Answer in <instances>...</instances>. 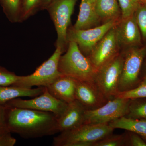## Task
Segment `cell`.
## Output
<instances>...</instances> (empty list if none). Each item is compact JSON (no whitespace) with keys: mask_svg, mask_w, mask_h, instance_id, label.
Here are the masks:
<instances>
[{"mask_svg":"<svg viewBox=\"0 0 146 146\" xmlns=\"http://www.w3.org/2000/svg\"><path fill=\"white\" fill-rule=\"evenodd\" d=\"M7 106V124L10 133L30 139L59 132L58 118L52 113Z\"/></svg>","mask_w":146,"mask_h":146,"instance_id":"cell-1","label":"cell"},{"mask_svg":"<svg viewBox=\"0 0 146 146\" xmlns=\"http://www.w3.org/2000/svg\"><path fill=\"white\" fill-rule=\"evenodd\" d=\"M65 54L60 56L58 70L63 75L76 80L94 82L97 71L87 56L79 48L75 42H68Z\"/></svg>","mask_w":146,"mask_h":146,"instance_id":"cell-2","label":"cell"},{"mask_svg":"<svg viewBox=\"0 0 146 146\" xmlns=\"http://www.w3.org/2000/svg\"><path fill=\"white\" fill-rule=\"evenodd\" d=\"M115 129L107 124H83L71 130L60 132L54 137V146H93L113 133Z\"/></svg>","mask_w":146,"mask_h":146,"instance_id":"cell-3","label":"cell"},{"mask_svg":"<svg viewBox=\"0 0 146 146\" xmlns=\"http://www.w3.org/2000/svg\"><path fill=\"white\" fill-rule=\"evenodd\" d=\"M123 63L119 85V92L138 86L142 78V68L146 57V44L125 49L122 52Z\"/></svg>","mask_w":146,"mask_h":146,"instance_id":"cell-4","label":"cell"},{"mask_svg":"<svg viewBox=\"0 0 146 146\" xmlns=\"http://www.w3.org/2000/svg\"><path fill=\"white\" fill-rule=\"evenodd\" d=\"M63 52L60 48L56 47L52 55L39 66L35 72L29 75L19 76L15 85L27 88H32L33 86H48L62 75L58 70V63Z\"/></svg>","mask_w":146,"mask_h":146,"instance_id":"cell-5","label":"cell"},{"mask_svg":"<svg viewBox=\"0 0 146 146\" xmlns=\"http://www.w3.org/2000/svg\"><path fill=\"white\" fill-rule=\"evenodd\" d=\"M77 0H53L46 7L57 33L56 47L64 52L68 46L67 35Z\"/></svg>","mask_w":146,"mask_h":146,"instance_id":"cell-6","label":"cell"},{"mask_svg":"<svg viewBox=\"0 0 146 146\" xmlns=\"http://www.w3.org/2000/svg\"><path fill=\"white\" fill-rule=\"evenodd\" d=\"M122 52L97 71L95 83L108 100L116 98L123 63Z\"/></svg>","mask_w":146,"mask_h":146,"instance_id":"cell-7","label":"cell"},{"mask_svg":"<svg viewBox=\"0 0 146 146\" xmlns=\"http://www.w3.org/2000/svg\"><path fill=\"white\" fill-rule=\"evenodd\" d=\"M129 99L116 97L95 110H86L84 124H107L125 117Z\"/></svg>","mask_w":146,"mask_h":146,"instance_id":"cell-8","label":"cell"},{"mask_svg":"<svg viewBox=\"0 0 146 146\" xmlns=\"http://www.w3.org/2000/svg\"><path fill=\"white\" fill-rule=\"evenodd\" d=\"M118 22L110 21L86 29H75L70 27L67 35L68 42H75L82 54L88 56L96 45Z\"/></svg>","mask_w":146,"mask_h":146,"instance_id":"cell-9","label":"cell"},{"mask_svg":"<svg viewBox=\"0 0 146 146\" xmlns=\"http://www.w3.org/2000/svg\"><path fill=\"white\" fill-rule=\"evenodd\" d=\"M5 105L51 112L58 118L65 112L68 104L55 98L50 94L46 87L45 91L42 94L31 99L23 100L21 98H17L9 101Z\"/></svg>","mask_w":146,"mask_h":146,"instance_id":"cell-10","label":"cell"},{"mask_svg":"<svg viewBox=\"0 0 146 146\" xmlns=\"http://www.w3.org/2000/svg\"><path fill=\"white\" fill-rule=\"evenodd\" d=\"M115 25L108 32L87 56L97 71L120 53Z\"/></svg>","mask_w":146,"mask_h":146,"instance_id":"cell-11","label":"cell"},{"mask_svg":"<svg viewBox=\"0 0 146 146\" xmlns=\"http://www.w3.org/2000/svg\"><path fill=\"white\" fill-rule=\"evenodd\" d=\"M115 29L121 49L124 50L143 45L141 31L134 14L125 19H121L115 25Z\"/></svg>","mask_w":146,"mask_h":146,"instance_id":"cell-12","label":"cell"},{"mask_svg":"<svg viewBox=\"0 0 146 146\" xmlns=\"http://www.w3.org/2000/svg\"><path fill=\"white\" fill-rule=\"evenodd\" d=\"M76 100L78 101L86 110L98 108L108 100L99 89L95 82L77 80Z\"/></svg>","mask_w":146,"mask_h":146,"instance_id":"cell-13","label":"cell"},{"mask_svg":"<svg viewBox=\"0 0 146 146\" xmlns=\"http://www.w3.org/2000/svg\"><path fill=\"white\" fill-rule=\"evenodd\" d=\"M86 110L77 100L68 104L65 112L58 118V132L71 130L83 124Z\"/></svg>","mask_w":146,"mask_h":146,"instance_id":"cell-14","label":"cell"},{"mask_svg":"<svg viewBox=\"0 0 146 146\" xmlns=\"http://www.w3.org/2000/svg\"><path fill=\"white\" fill-rule=\"evenodd\" d=\"M76 82L74 78L62 75L46 88L55 98L69 104L76 100Z\"/></svg>","mask_w":146,"mask_h":146,"instance_id":"cell-15","label":"cell"},{"mask_svg":"<svg viewBox=\"0 0 146 146\" xmlns=\"http://www.w3.org/2000/svg\"><path fill=\"white\" fill-rule=\"evenodd\" d=\"M102 25L95 8L94 0H81L77 20L72 27L75 29H86Z\"/></svg>","mask_w":146,"mask_h":146,"instance_id":"cell-16","label":"cell"},{"mask_svg":"<svg viewBox=\"0 0 146 146\" xmlns=\"http://www.w3.org/2000/svg\"><path fill=\"white\" fill-rule=\"evenodd\" d=\"M46 87L32 89L13 85L0 86V105H5L9 101L21 97L34 98L42 94Z\"/></svg>","mask_w":146,"mask_h":146,"instance_id":"cell-17","label":"cell"},{"mask_svg":"<svg viewBox=\"0 0 146 146\" xmlns=\"http://www.w3.org/2000/svg\"><path fill=\"white\" fill-rule=\"evenodd\" d=\"M94 3L102 24L111 21L119 22L121 19L117 0H94Z\"/></svg>","mask_w":146,"mask_h":146,"instance_id":"cell-18","label":"cell"},{"mask_svg":"<svg viewBox=\"0 0 146 146\" xmlns=\"http://www.w3.org/2000/svg\"><path fill=\"white\" fill-rule=\"evenodd\" d=\"M114 129H121L135 132L146 142V119H132L123 117L110 123Z\"/></svg>","mask_w":146,"mask_h":146,"instance_id":"cell-19","label":"cell"},{"mask_svg":"<svg viewBox=\"0 0 146 146\" xmlns=\"http://www.w3.org/2000/svg\"><path fill=\"white\" fill-rule=\"evenodd\" d=\"M125 117L146 119V98L129 99L127 114Z\"/></svg>","mask_w":146,"mask_h":146,"instance_id":"cell-20","label":"cell"},{"mask_svg":"<svg viewBox=\"0 0 146 146\" xmlns=\"http://www.w3.org/2000/svg\"><path fill=\"white\" fill-rule=\"evenodd\" d=\"M0 3L9 21L20 23L21 0H0Z\"/></svg>","mask_w":146,"mask_h":146,"instance_id":"cell-21","label":"cell"},{"mask_svg":"<svg viewBox=\"0 0 146 146\" xmlns=\"http://www.w3.org/2000/svg\"><path fill=\"white\" fill-rule=\"evenodd\" d=\"M42 0H21L20 22L25 21L34 14Z\"/></svg>","mask_w":146,"mask_h":146,"instance_id":"cell-22","label":"cell"},{"mask_svg":"<svg viewBox=\"0 0 146 146\" xmlns=\"http://www.w3.org/2000/svg\"><path fill=\"white\" fill-rule=\"evenodd\" d=\"M116 97L132 99L146 98V76H144L138 86L129 91L120 92Z\"/></svg>","mask_w":146,"mask_h":146,"instance_id":"cell-23","label":"cell"},{"mask_svg":"<svg viewBox=\"0 0 146 146\" xmlns=\"http://www.w3.org/2000/svg\"><path fill=\"white\" fill-rule=\"evenodd\" d=\"M142 39L146 42V1H142L134 13Z\"/></svg>","mask_w":146,"mask_h":146,"instance_id":"cell-24","label":"cell"},{"mask_svg":"<svg viewBox=\"0 0 146 146\" xmlns=\"http://www.w3.org/2000/svg\"><path fill=\"white\" fill-rule=\"evenodd\" d=\"M126 143V133L119 135L112 133L96 142L93 146H125Z\"/></svg>","mask_w":146,"mask_h":146,"instance_id":"cell-25","label":"cell"},{"mask_svg":"<svg viewBox=\"0 0 146 146\" xmlns=\"http://www.w3.org/2000/svg\"><path fill=\"white\" fill-rule=\"evenodd\" d=\"M119 5L121 19H125L133 16L141 0H117Z\"/></svg>","mask_w":146,"mask_h":146,"instance_id":"cell-26","label":"cell"},{"mask_svg":"<svg viewBox=\"0 0 146 146\" xmlns=\"http://www.w3.org/2000/svg\"><path fill=\"white\" fill-rule=\"evenodd\" d=\"M19 76L0 66V86L15 84L18 81Z\"/></svg>","mask_w":146,"mask_h":146,"instance_id":"cell-27","label":"cell"},{"mask_svg":"<svg viewBox=\"0 0 146 146\" xmlns=\"http://www.w3.org/2000/svg\"><path fill=\"white\" fill-rule=\"evenodd\" d=\"M127 131L126 146H146V142L139 135L132 131Z\"/></svg>","mask_w":146,"mask_h":146,"instance_id":"cell-28","label":"cell"},{"mask_svg":"<svg viewBox=\"0 0 146 146\" xmlns=\"http://www.w3.org/2000/svg\"><path fill=\"white\" fill-rule=\"evenodd\" d=\"M7 106L0 105V135L10 133L9 131L7 124Z\"/></svg>","mask_w":146,"mask_h":146,"instance_id":"cell-29","label":"cell"},{"mask_svg":"<svg viewBox=\"0 0 146 146\" xmlns=\"http://www.w3.org/2000/svg\"><path fill=\"white\" fill-rule=\"evenodd\" d=\"M11 133L0 135V146H13L16 144V140L11 136Z\"/></svg>","mask_w":146,"mask_h":146,"instance_id":"cell-30","label":"cell"},{"mask_svg":"<svg viewBox=\"0 0 146 146\" xmlns=\"http://www.w3.org/2000/svg\"><path fill=\"white\" fill-rule=\"evenodd\" d=\"M53 0H42L41 5L42 6V7L43 8H46L48 5Z\"/></svg>","mask_w":146,"mask_h":146,"instance_id":"cell-31","label":"cell"},{"mask_svg":"<svg viewBox=\"0 0 146 146\" xmlns=\"http://www.w3.org/2000/svg\"><path fill=\"white\" fill-rule=\"evenodd\" d=\"M142 73L143 77L144 76H146V61L144 62L143 68H142Z\"/></svg>","mask_w":146,"mask_h":146,"instance_id":"cell-32","label":"cell"},{"mask_svg":"<svg viewBox=\"0 0 146 146\" xmlns=\"http://www.w3.org/2000/svg\"><path fill=\"white\" fill-rule=\"evenodd\" d=\"M142 1H146V0H142Z\"/></svg>","mask_w":146,"mask_h":146,"instance_id":"cell-33","label":"cell"}]
</instances>
